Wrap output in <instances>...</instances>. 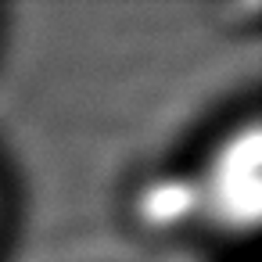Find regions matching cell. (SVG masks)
Returning a JSON list of instances; mask_svg holds the SVG:
<instances>
[{
	"label": "cell",
	"mask_w": 262,
	"mask_h": 262,
	"mask_svg": "<svg viewBox=\"0 0 262 262\" xmlns=\"http://www.w3.org/2000/svg\"><path fill=\"white\" fill-rule=\"evenodd\" d=\"M205 212L223 219L226 226L248 230L258 219L262 208V140L255 126H244L233 133L219 155L212 158L208 172L198 180Z\"/></svg>",
	"instance_id": "cell-1"
},
{
	"label": "cell",
	"mask_w": 262,
	"mask_h": 262,
	"mask_svg": "<svg viewBox=\"0 0 262 262\" xmlns=\"http://www.w3.org/2000/svg\"><path fill=\"white\" fill-rule=\"evenodd\" d=\"M140 219L155 230H176L183 223H190L198 212H205V198H201V183L194 176H155L151 183H144L140 198H137Z\"/></svg>",
	"instance_id": "cell-2"
}]
</instances>
